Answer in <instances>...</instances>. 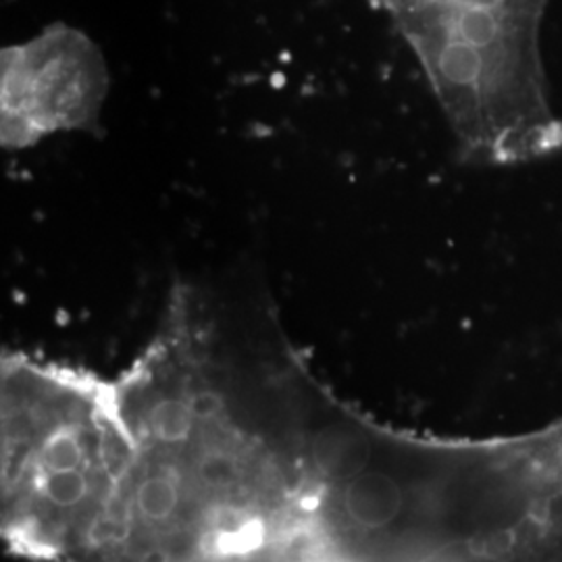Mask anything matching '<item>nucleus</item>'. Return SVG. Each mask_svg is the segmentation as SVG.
Returning a JSON list of instances; mask_svg holds the SVG:
<instances>
[{
  "label": "nucleus",
  "instance_id": "nucleus-3",
  "mask_svg": "<svg viewBox=\"0 0 562 562\" xmlns=\"http://www.w3.org/2000/svg\"><path fill=\"white\" fill-rule=\"evenodd\" d=\"M341 515L362 531H380L401 517V485L382 471H357L341 487Z\"/></svg>",
  "mask_w": 562,
  "mask_h": 562
},
{
  "label": "nucleus",
  "instance_id": "nucleus-2",
  "mask_svg": "<svg viewBox=\"0 0 562 562\" xmlns=\"http://www.w3.org/2000/svg\"><path fill=\"white\" fill-rule=\"evenodd\" d=\"M109 94V69L80 30L65 23L2 48V146L18 150L57 132H92Z\"/></svg>",
  "mask_w": 562,
  "mask_h": 562
},
{
  "label": "nucleus",
  "instance_id": "nucleus-1",
  "mask_svg": "<svg viewBox=\"0 0 562 562\" xmlns=\"http://www.w3.org/2000/svg\"><path fill=\"white\" fill-rule=\"evenodd\" d=\"M548 0H402L392 9L462 144L496 159L557 148L543 76Z\"/></svg>",
  "mask_w": 562,
  "mask_h": 562
}]
</instances>
